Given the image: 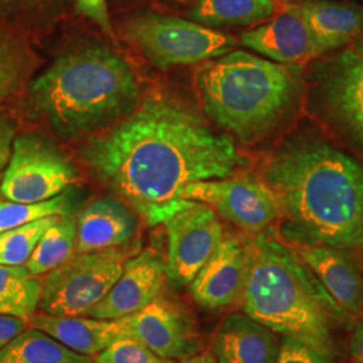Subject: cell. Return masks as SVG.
<instances>
[{"instance_id": "6da1fadb", "label": "cell", "mask_w": 363, "mask_h": 363, "mask_svg": "<svg viewBox=\"0 0 363 363\" xmlns=\"http://www.w3.org/2000/svg\"><path fill=\"white\" fill-rule=\"evenodd\" d=\"M82 159L150 226L163 225L191 183L229 178L245 164L233 139L167 94H151L113 128L91 138Z\"/></svg>"}, {"instance_id": "7a4b0ae2", "label": "cell", "mask_w": 363, "mask_h": 363, "mask_svg": "<svg viewBox=\"0 0 363 363\" xmlns=\"http://www.w3.org/2000/svg\"><path fill=\"white\" fill-rule=\"evenodd\" d=\"M280 233L301 245L363 247V163L316 136L283 144L262 167Z\"/></svg>"}, {"instance_id": "3957f363", "label": "cell", "mask_w": 363, "mask_h": 363, "mask_svg": "<svg viewBox=\"0 0 363 363\" xmlns=\"http://www.w3.org/2000/svg\"><path fill=\"white\" fill-rule=\"evenodd\" d=\"M244 313L276 334L295 337L330 361L337 355V334L354 325L298 256L268 228L249 238Z\"/></svg>"}, {"instance_id": "277c9868", "label": "cell", "mask_w": 363, "mask_h": 363, "mask_svg": "<svg viewBox=\"0 0 363 363\" xmlns=\"http://www.w3.org/2000/svg\"><path fill=\"white\" fill-rule=\"evenodd\" d=\"M139 97L130 64L108 48L62 54L30 88L35 109L64 139H76L128 113Z\"/></svg>"}, {"instance_id": "5b68a950", "label": "cell", "mask_w": 363, "mask_h": 363, "mask_svg": "<svg viewBox=\"0 0 363 363\" xmlns=\"http://www.w3.org/2000/svg\"><path fill=\"white\" fill-rule=\"evenodd\" d=\"M208 116L241 142L271 133L298 106L303 72L252 52L232 50L213 58L196 73Z\"/></svg>"}, {"instance_id": "8992f818", "label": "cell", "mask_w": 363, "mask_h": 363, "mask_svg": "<svg viewBox=\"0 0 363 363\" xmlns=\"http://www.w3.org/2000/svg\"><path fill=\"white\" fill-rule=\"evenodd\" d=\"M308 81L319 116L363 152V34L313 64Z\"/></svg>"}, {"instance_id": "52a82bcc", "label": "cell", "mask_w": 363, "mask_h": 363, "mask_svg": "<svg viewBox=\"0 0 363 363\" xmlns=\"http://www.w3.org/2000/svg\"><path fill=\"white\" fill-rule=\"evenodd\" d=\"M124 35L152 65L163 70L213 60L237 46L233 35L157 13L132 16L124 25Z\"/></svg>"}, {"instance_id": "ba28073f", "label": "cell", "mask_w": 363, "mask_h": 363, "mask_svg": "<svg viewBox=\"0 0 363 363\" xmlns=\"http://www.w3.org/2000/svg\"><path fill=\"white\" fill-rule=\"evenodd\" d=\"M127 259L120 247L73 255L43 277L39 310L54 316H86L115 286Z\"/></svg>"}, {"instance_id": "9c48e42d", "label": "cell", "mask_w": 363, "mask_h": 363, "mask_svg": "<svg viewBox=\"0 0 363 363\" xmlns=\"http://www.w3.org/2000/svg\"><path fill=\"white\" fill-rule=\"evenodd\" d=\"M77 171L52 143L35 135L18 136L0 182V194L11 202H45L77 181Z\"/></svg>"}, {"instance_id": "30bf717a", "label": "cell", "mask_w": 363, "mask_h": 363, "mask_svg": "<svg viewBox=\"0 0 363 363\" xmlns=\"http://www.w3.org/2000/svg\"><path fill=\"white\" fill-rule=\"evenodd\" d=\"M167 233V280L175 286H189L223 238L216 210L206 203L181 199L164 220Z\"/></svg>"}, {"instance_id": "8fae6325", "label": "cell", "mask_w": 363, "mask_h": 363, "mask_svg": "<svg viewBox=\"0 0 363 363\" xmlns=\"http://www.w3.org/2000/svg\"><path fill=\"white\" fill-rule=\"evenodd\" d=\"M182 198L206 203L247 233H259L280 217L272 190L265 182L252 178L195 182L186 187Z\"/></svg>"}, {"instance_id": "7c38bea8", "label": "cell", "mask_w": 363, "mask_h": 363, "mask_svg": "<svg viewBox=\"0 0 363 363\" xmlns=\"http://www.w3.org/2000/svg\"><path fill=\"white\" fill-rule=\"evenodd\" d=\"M123 335L135 337L157 355L181 361L202 350V337L184 306L163 294L145 308L123 318Z\"/></svg>"}, {"instance_id": "4fadbf2b", "label": "cell", "mask_w": 363, "mask_h": 363, "mask_svg": "<svg viewBox=\"0 0 363 363\" xmlns=\"http://www.w3.org/2000/svg\"><path fill=\"white\" fill-rule=\"evenodd\" d=\"M166 281V259L154 249H145L136 257L127 259L115 286L86 316L105 320L130 316L162 295Z\"/></svg>"}, {"instance_id": "5bb4252c", "label": "cell", "mask_w": 363, "mask_h": 363, "mask_svg": "<svg viewBox=\"0 0 363 363\" xmlns=\"http://www.w3.org/2000/svg\"><path fill=\"white\" fill-rule=\"evenodd\" d=\"M249 269V238L226 235L189 284L195 303L220 310L241 301Z\"/></svg>"}, {"instance_id": "9a60e30c", "label": "cell", "mask_w": 363, "mask_h": 363, "mask_svg": "<svg viewBox=\"0 0 363 363\" xmlns=\"http://www.w3.org/2000/svg\"><path fill=\"white\" fill-rule=\"evenodd\" d=\"M241 43L279 64H298L320 55L310 27L298 7L241 34Z\"/></svg>"}, {"instance_id": "2e32d148", "label": "cell", "mask_w": 363, "mask_h": 363, "mask_svg": "<svg viewBox=\"0 0 363 363\" xmlns=\"http://www.w3.org/2000/svg\"><path fill=\"white\" fill-rule=\"evenodd\" d=\"M277 335L247 313L235 312L218 327L211 352L218 363H274L280 349Z\"/></svg>"}, {"instance_id": "e0dca14e", "label": "cell", "mask_w": 363, "mask_h": 363, "mask_svg": "<svg viewBox=\"0 0 363 363\" xmlns=\"http://www.w3.org/2000/svg\"><path fill=\"white\" fill-rule=\"evenodd\" d=\"M296 252L337 306L354 318H362L363 276L349 257L323 245H301Z\"/></svg>"}, {"instance_id": "ac0fdd59", "label": "cell", "mask_w": 363, "mask_h": 363, "mask_svg": "<svg viewBox=\"0 0 363 363\" xmlns=\"http://www.w3.org/2000/svg\"><path fill=\"white\" fill-rule=\"evenodd\" d=\"M138 220L130 208L111 196L93 201L77 218L76 253L97 252L128 244Z\"/></svg>"}, {"instance_id": "d6986e66", "label": "cell", "mask_w": 363, "mask_h": 363, "mask_svg": "<svg viewBox=\"0 0 363 363\" xmlns=\"http://www.w3.org/2000/svg\"><path fill=\"white\" fill-rule=\"evenodd\" d=\"M28 327L48 334L74 352L93 357L123 335V318L105 320L91 316H54L40 312L30 318Z\"/></svg>"}, {"instance_id": "ffe728a7", "label": "cell", "mask_w": 363, "mask_h": 363, "mask_svg": "<svg viewBox=\"0 0 363 363\" xmlns=\"http://www.w3.org/2000/svg\"><path fill=\"white\" fill-rule=\"evenodd\" d=\"M311 30L320 55L363 34V6L335 0H306L296 6Z\"/></svg>"}, {"instance_id": "44dd1931", "label": "cell", "mask_w": 363, "mask_h": 363, "mask_svg": "<svg viewBox=\"0 0 363 363\" xmlns=\"http://www.w3.org/2000/svg\"><path fill=\"white\" fill-rule=\"evenodd\" d=\"M276 13L274 0H195L187 16L206 27L250 26Z\"/></svg>"}, {"instance_id": "7402d4cb", "label": "cell", "mask_w": 363, "mask_h": 363, "mask_svg": "<svg viewBox=\"0 0 363 363\" xmlns=\"http://www.w3.org/2000/svg\"><path fill=\"white\" fill-rule=\"evenodd\" d=\"M88 358L31 327L0 350V363H84Z\"/></svg>"}, {"instance_id": "603a6c76", "label": "cell", "mask_w": 363, "mask_h": 363, "mask_svg": "<svg viewBox=\"0 0 363 363\" xmlns=\"http://www.w3.org/2000/svg\"><path fill=\"white\" fill-rule=\"evenodd\" d=\"M42 280L25 265H0V315L30 320L42 298Z\"/></svg>"}, {"instance_id": "cb8c5ba5", "label": "cell", "mask_w": 363, "mask_h": 363, "mask_svg": "<svg viewBox=\"0 0 363 363\" xmlns=\"http://www.w3.org/2000/svg\"><path fill=\"white\" fill-rule=\"evenodd\" d=\"M77 245V220L60 217L42 234L25 267L34 276L50 272L70 259Z\"/></svg>"}, {"instance_id": "d4e9b609", "label": "cell", "mask_w": 363, "mask_h": 363, "mask_svg": "<svg viewBox=\"0 0 363 363\" xmlns=\"http://www.w3.org/2000/svg\"><path fill=\"white\" fill-rule=\"evenodd\" d=\"M58 218V216L42 218L0 233V265H25L42 234Z\"/></svg>"}, {"instance_id": "484cf974", "label": "cell", "mask_w": 363, "mask_h": 363, "mask_svg": "<svg viewBox=\"0 0 363 363\" xmlns=\"http://www.w3.org/2000/svg\"><path fill=\"white\" fill-rule=\"evenodd\" d=\"M70 213L69 195L60 194L45 202H0V233L48 217H65Z\"/></svg>"}, {"instance_id": "4316f807", "label": "cell", "mask_w": 363, "mask_h": 363, "mask_svg": "<svg viewBox=\"0 0 363 363\" xmlns=\"http://www.w3.org/2000/svg\"><path fill=\"white\" fill-rule=\"evenodd\" d=\"M96 363H177L150 350L135 337L121 335L96 355Z\"/></svg>"}, {"instance_id": "83f0119b", "label": "cell", "mask_w": 363, "mask_h": 363, "mask_svg": "<svg viewBox=\"0 0 363 363\" xmlns=\"http://www.w3.org/2000/svg\"><path fill=\"white\" fill-rule=\"evenodd\" d=\"M274 363H331V361L310 345L295 337H283Z\"/></svg>"}, {"instance_id": "f1b7e54d", "label": "cell", "mask_w": 363, "mask_h": 363, "mask_svg": "<svg viewBox=\"0 0 363 363\" xmlns=\"http://www.w3.org/2000/svg\"><path fill=\"white\" fill-rule=\"evenodd\" d=\"M18 84V66L13 52L0 35V100L9 97Z\"/></svg>"}, {"instance_id": "f546056e", "label": "cell", "mask_w": 363, "mask_h": 363, "mask_svg": "<svg viewBox=\"0 0 363 363\" xmlns=\"http://www.w3.org/2000/svg\"><path fill=\"white\" fill-rule=\"evenodd\" d=\"M76 11L93 21L108 37H115L113 27L109 21L106 0H76Z\"/></svg>"}, {"instance_id": "4dcf8cb0", "label": "cell", "mask_w": 363, "mask_h": 363, "mask_svg": "<svg viewBox=\"0 0 363 363\" xmlns=\"http://www.w3.org/2000/svg\"><path fill=\"white\" fill-rule=\"evenodd\" d=\"M26 328H28V320L16 316L0 315V350Z\"/></svg>"}, {"instance_id": "1f68e13d", "label": "cell", "mask_w": 363, "mask_h": 363, "mask_svg": "<svg viewBox=\"0 0 363 363\" xmlns=\"http://www.w3.org/2000/svg\"><path fill=\"white\" fill-rule=\"evenodd\" d=\"M13 150V130L0 120V169L7 166Z\"/></svg>"}, {"instance_id": "d6a6232c", "label": "cell", "mask_w": 363, "mask_h": 363, "mask_svg": "<svg viewBox=\"0 0 363 363\" xmlns=\"http://www.w3.org/2000/svg\"><path fill=\"white\" fill-rule=\"evenodd\" d=\"M349 347L354 363H363V318L354 325Z\"/></svg>"}, {"instance_id": "836d02e7", "label": "cell", "mask_w": 363, "mask_h": 363, "mask_svg": "<svg viewBox=\"0 0 363 363\" xmlns=\"http://www.w3.org/2000/svg\"><path fill=\"white\" fill-rule=\"evenodd\" d=\"M50 0H0V4L11 10H30L35 9L40 4H45Z\"/></svg>"}, {"instance_id": "e575fe53", "label": "cell", "mask_w": 363, "mask_h": 363, "mask_svg": "<svg viewBox=\"0 0 363 363\" xmlns=\"http://www.w3.org/2000/svg\"><path fill=\"white\" fill-rule=\"evenodd\" d=\"M179 363H218L214 354L211 351L196 352L194 355H190L187 358H183Z\"/></svg>"}, {"instance_id": "d590c367", "label": "cell", "mask_w": 363, "mask_h": 363, "mask_svg": "<svg viewBox=\"0 0 363 363\" xmlns=\"http://www.w3.org/2000/svg\"><path fill=\"white\" fill-rule=\"evenodd\" d=\"M84 363H96L94 362V361H91V359H89V358H88V359H86V361H85V362Z\"/></svg>"}, {"instance_id": "8d00e7d4", "label": "cell", "mask_w": 363, "mask_h": 363, "mask_svg": "<svg viewBox=\"0 0 363 363\" xmlns=\"http://www.w3.org/2000/svg\"><path fill=\"white\" fill-rule=\"evenodd\" d=\"M0 182H1V179H0Z\"/></svg>"}]
</instances>
